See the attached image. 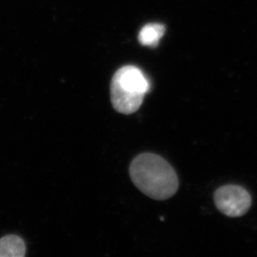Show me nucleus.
Here are the masks:
<instances>
[{
  "mask_svg": "<svg viewBox=\"0 0 257 257\" xmlns=\"http://www.w3.org/2000/svg\"><path fill=\"white\" fill-rule=\"evenodd\" d=\"M129 172L134 185L152 199H169L179 187L177 173L172 166L153 153H143L134 158Z\"/></svg>",
  "mask_w": 257,
  "mask_h": 257,
  "instance_id": "obj_1",
  "label": "nucleus"
},
{
  "mask_svg": "<svg viewBox=\"0 0 257 257\" xmlns=\"http://www.w3.org/2000/svg\"><path fill=\"white\" fill-rule=\"evenodd\" d=\"M150 83L144 73L135 66L119 68L111 82V102L116 112L129 115L136 112L143 104Z\"/></svg>",
  "mask_w": 257,
  "mask_h": 257,
  "instance_id": "obj_2",
  "label": "nucleus"
},
{
  "mask_svg": "<svg viewBox=\"0 0 257 257\" xmlns=\"http://www.w3.org/2000/svg\"><path fill=\"white\" fill-rule=\"evenodd\" d=\"M214 201L219 211L229 217L244 216L251 206L250 193L235 185H226L216 190Z\"/></svg>",
  "mask_w": 257,
  "mask_h": 257,
  "instance_id": "obj_3",
  "label": "nucleus"
},
{
  "mask_svg": "<svg viewBox=\"0 0 257 257\" xmlns=\"http://www.w3.org/2000/svg\"><path fill=\"white\" fill-rule=\"evenodd\" d=\"M25 244L22 238L9 235L0 239V257H23L25 255Z\"/></svg>",
  "mask_w": 257,
  "mask_h": 257,
  "instance_id": "obj_4",
  "label": "nucleus"
},
{
  "mask_svg": "<svg viewBox=\"0 0 257 257\" xmlns=\"http://www.w3.org/2000/svg\"><path fill=\"white\" fill-rule=\"evenodd\" d=\"M165 33V27L160 24H149L141 29L139 40L145 46L155 47Z\"/></svg>",
  "mask_w": 257,
  "mask_h": 257,
  "instance_id": "obj_5",
  "label": "nucleus"
}]
</instances>
